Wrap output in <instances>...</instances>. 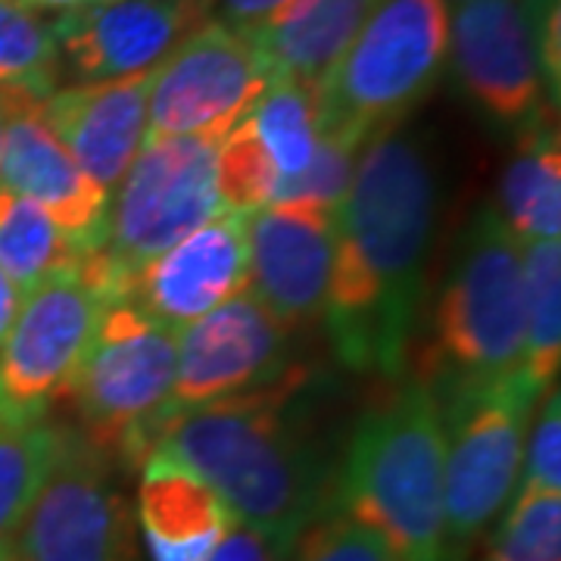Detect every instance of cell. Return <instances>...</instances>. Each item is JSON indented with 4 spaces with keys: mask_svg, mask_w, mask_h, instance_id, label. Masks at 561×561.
I'll use <instances>...</instances> for the list:
<instances>
[{
    "mask_svg": "<svg viewBox=\"0 0 561 561\" xmlns=\"http://www.w3.org/2000/svg\"><path fill=\"white\" fill-rule=\"evenodd\" d=\"M175 362L179 331L147 319L131 302L103 306L94 341L62 400L76 412L69 427L116 461L122 474H138L153 449L157 424L172 400Z\"/></svg>",
    "mask_w": 561,
    "mask_h": 561,
    "instance_id": "52a82bcc",
    "label": "cell"
},
{
    "mask_svg": "<svg viewBox=\"0 0 561 561\" xmlns=\"http://www.w3.org/2000/svg\"><path fill=\"white\" fill-rule=\"evenodd\" d=\"M524 265V362L522 371L537 390L559 381L561 365V243H522Z\"/></svg>",
    "mask_w": 561,
    "mask_h": 561,
    "instance_id": "603a6c76",
    "label": "cell"
},
{
    "mask_svg": "<svg viewBox=\"0 0 561 561\" xmlns=\"http://www.w3.org/2000/svg\"><path fill=\"white\" fill-rule=\"evenodd\" d=\"M302 378L278 381L169 415L153 449L216 490L243 524L297 540L331 505L337 461L300 409Z\"/></svg>",
    "mask_w": 561,
    "mask_h": 561,
    "instance_id": "7a4b0ae2",
    "label": "cell"
},
{
    "mask_svg": "<svg viewBox=\"0 0 561 561\" xmlns=\"http://www.w3.org/2000/svg\"><path fill=\"white\" fill-rule=\"evenodd\" d=\"M449 54L446 0H378L319 84L321 131L368 144L424 103Z\"/></svg>",
    "mask_w": 561,
    "mask_h": 561,
    "instance_id": "5b68a950",
    "label": "cell"
},
{
    "mask_svg": "<svg viewBox=\"0 0 561 561\" xmlns=\"http://www.w3.org/2000/svg\"><path fill=\"white\" fill-rule=\"evenodd\" d=\"M280 175L275 162L268 160L265 147L241 119L221 140L219 147V197L225 209L253 216L278 197Z\"/></svg>",
    "mask_w": 561,
    "mask_h": 561,
    "instance_id": "83f0119b",
    "label": "cell"
},
{
    "mask_svg": "<svg viewBox=\"0 0 561 561\" xmlns=\"http://www.w3.org/2000/svg\"><path fill=\"white\" fill-rule=\"evenodd\" d=\"M13 3H20V0H13Z\"/></svg>",
    "mask_w": 561,
    "mask_h": 561,
    "instance_id": "f35d334b",
    "label": "cell"
},
{
    "mask_svg": "<svg viewBox=\"0 0 561 561\" xmlns=\"http://www.w3.org/2000/svg\"><path fill=\"white\" fill-rule=\"evenodd\" d=\"M7 125L0 150V184L38 203L84 253L98 250L110 209V194L79 169L44 119V98L0 91Z\"/></svg>",
    "mask_w": 561,
    "mask_h": 561,
    "instance_id": "e0dca14e",
    "label": "cell"
},
{
    "mask_svg": "<svg viewBox=\"0 0 561 561\" xmlns=\"http://www.w3.org/2000/svg\"><path fill=\"white\" fill-rule=\"evenodd\" d=\"M443 412L434 390L405 381L353 427L331 505L375 530L402 561H446Z\"/></svg>",
    "mask_w": 561,
    "mask_h": 561,
    "instance_id": "3957f363",
    "label": "cell"
},
{
    "mask_svg": "<svg viewBox=\"0 0 561 561\" xmlns=\"http://www.w3.org/2000/svg\"><path fill=\"white\" fill-rule=\"evenodd\" d=\"M481 561H561V493L515 490Z\"/></svg>",
    "mask_w": 561,
    "mask_h": 561,
    "instance_id": "4316f807",
    "label": "cell"
},
{
    "mask_svg": "<svg viewBox=\"0 0 561 561\" xmlns=\"http://www.w3.org/2000/svg\"><path fill=\"white\" fill-rule=\"evenodd\" d=\"M287 3L290 0H213V20L253 35L272 16H278Z\"/></svg>",
    "mask_w": 561,
    "mask_h": 561,
    "instance_id": "d6a6232c",
    "label": "cell"
},
{
    "mask_svg": "<svg viewBox=\"0 0 561 561\" xmlns=\"http://www.w3.org/2000/svg\"><path fill=\"white\" fill-rule=\"evenodd\" d=\"M337 250V209L275 203L247 216V290L287 328L324 316Z\"/></svg>",
    "mask_w": 561,
    "mask_h": 561,
    "instance_id": "5bb4252c",
    "label": "cell"
},
{
    "mask_svg": "<svg viewBox=\"0 0 561 561\" xmlns=\"http://www.w3.org/2000/svg\"><path fill=\"white\" fill-rule=\"evenodd\" d=\"M62 424L0 421V540L10 537L32 505L60 449Z\"/></svg>",
    "mask_w": 561,
    "mask_h": 561,
    "instance_id": "484cf974",
    "label": "cell"
},
{
    "mask_svg": "<svg viewBox=\"0 0 561 561\" xmlns=\"http://www.w3.org/2000/svg\"><path fill=\"white\" fill-rule=\"evenodd\" d=\"M22 7L35 10V13H76V10H84V7H94V3H106V0H20Z\"/></svg>",
    "mask_w": 561,
    "mask_h": 561,
    "instance_id": "e575fe53",
    "label": "cell"
},
{
    "mask_svg": "<svg viewBox=\"0 0 561 561\" xmlns=\"http://www.w3.org/2000/svg\"><path fill=\"white\" fill-rule=\"evenodd\" d=\"M446 69L490 125L518 135L556 116L559 0H471L449 13Z\"/></svg>",
    "mask_w": 561,
    "mask_h": 561,
    "instance_id": "ba28073f",
    "label": "cell"
},
{
    "mask_svg": "<svg viewBox=\"0 0 561 561\" xmlns=\"http://www.w3.org/2000/svg\"><path fill=\"white\" fill-rule=\"evenodd\" d=\"M84 256L88 253L38 203L0 184V272L20 294L35 290L44 280L76 275Z\"/></svg>",
    "mask_w": 561,
    "mask_h": 561,
    "instance_id": "7402d4cb",
    "label": "cell"
},
{
    "mask_svg": "<svg viewBox=\"0 0 561 561\" xmlns=\"http://www.w3.org/2000/svg\"><path fill=\"white\" fill-rule=\"evenodd\" d=\"M247 287V216L221 209L125 280L119 300L172 331Z\"/></svg>",
    "mask_w": 561,
    "mask_h": 561,
    "instance_id": "2e32d148",
    "label": "cell"
},
{
    "mask_svg": "<svg viewBox=\"0 0 561 561\" xmlns=\"http://www.w3.org/2000/svg\"><path fill=\"white\" fill-rule=\"evenodd\" d=\"M150 84L153 69L122 79L79 81L44 98L47 125L81 172L110 197L147 140Z\"/></svg>",
    "mask_w": 561,
    "mask_h": 561,
    "instance_id": "ac0fdd59",
    "label": "cell"
},
{
    "mask_svg": "<svg viewBox=\"0 0 561 561\" xmlns=\"http://www.w3.org/2000/svg\"><path fill=\"white\" fill-rule=\"evenodd\" d=\"M290 343L294 331L243 287L179 331L175 387L162 421L278 381L290 362Z\"/></svg>",
    "mask_w": 561,
    "mask_h": 561,
    "instance_id": "4fadbf2b",
    "label": "cell"
},
{
    "mask_svg": "<svg viewBox=\"0 0 561 561\" xmlns=\"http://www.w3.org/2000/svg\"><path fill=\"white\" fill-rule=\"evenodd\" d=\"M294 542L297 540H287L234 518L219 546L213 549L209 561H290Z\"/></svg>",
    "mask_w": 561,
    "mask_h": 561,
    "instance_id": "1f68e13d",
    "label": "cell"
},
{
    "mask_svg": "<svg viewBox=\"0 0 561 561\" xmlns=\"http://www.w3.org/2000/svg\"><path fill=\"white\" fill-rule=\"evenodd\" d=\"M0 561H22L13 537H3V540H0Z\"/></svg>",
    "mask_w": 561,
    "mask_h": 561,
    "instance_id": "d590c367",
    "label": "cell"
},
{
    "mask_svg": "<svg viewBox=\"0 0 561 561\" xmlns=\"http://www.w3.org/2000/svg\"><path fill=\"white\" fill-rule=\"evenodd\" d=\"M60 69L54 22H44L22 3L0 0V91L50 98Z\"/></svg>",
    "mask_w": 561,
    "mask_h": 561,
    "instance_id": "d4e9b609",
    "label": "cell"
},
{
    "mask_svg": "<svg viewBox=\"0 0 561 561\" xmlns=\"http://www.w3.org/2000/svg\"><path fill=\"white\" fill-rule=\"evenodd\" d=\"M234 515L209 483L162 453L138 468V508L144 549L150 561H209Z\"/></svg>",
    "mask_w": 561,
    "mask_h": 561,
    "instance_id": "d6986e66",
    "label": "cell"
},
{
    "mask_svg": "<svg viewBox=\"0 0 561 561\" xmlns=\"http://www.w3.org/2000/svg\"><path fill=\"white\" fill-rule=\"evenodd\" d=\"M542 390L524 371L440 400L443 546L446 561H468L522 481L524 443Z\"/></svg>",
    "mask_w": 561,
    "mask_h": 561,
    "instance_id": "9c48e42d",
    "label": "cell"
},
{
    "mask_svg": "<svg viewBox=\"0 0 561 561\" xmlns=\"http://www.w3.org/2000/svg\"><path fill=\"white\" fill-rule=\"evenodd\" d=\"M3 125H7V110H3V98H0V150H3Z\"/></svg>",
    "mask_w": 561,
    "mask_h": 561,
    "instance_id": "8d00e7d4",
    "label": "cell"
},
{
    "mask_svg": "<svg viewBox=\"0 0 561 561\" xmlns=\"http://www.w3.org/2000/svg\"><path fill=\"white\" fill-rule=\"evenodd\" d=\"M524 362L522 243L493 206L465 228L431 312L424 381L437 402L518 375Z\"/></svg>",
    "mask_w": 561,
    "mask_h": 561,
    "instance_id": "277c9868",
    "label": "cell"
},
{
    "mask_svg": "<svg viewBox=\"0 0 561 561\" xmlns=\"http://www.w3.org/2000/svg\"><path fill=\"white\" fill-rule=\"evenodd\" d=\"M290 561H402L387 542L341 508L328 505L302 527Z\"/></svg>",
    "mask_w": 561,
    "mask_h": 561,
    "instance_id": "f546056e",
    "label": "cell"
},
{
    "mask_svg": "<svg viewBox=\"0 0 561 561\" xmlns=\"http://www.w3.org/2000/svg\"><path fill=\"white\" fill-rule=\"evenodd\" d=\"M20 302L22 294L13 287V280L0 272V346H3L10 328H13V319H16V312H20Z\"/></svg>",
    "mask_w": 561,
    "mask_h": 561,
    "instance_id": "836d02e7",
    "label": "cell"
},
{
    "mask_svg": "<svg viewBox=\"0 0 561 561\" xmlns=\"http://www.w3.org/2000/svg\"><path fill=\"white\" fill-rule=\"evenodd\" d=\"M375 3L378 0H290L250 38L272 76L319 91Z\"/></svg>",
    "mask_w": 561,
    "mask_h": 561,
    "instance_id": "ffe728a7",
    "label": "cell"
},
{
    "mask_svg": "<svg viewBox=\"0 0 561 561\" xmlns=\"http://www.w3.org/2000/svg\"><path fill=\"white\" fill-rule=\"evenodd\" d=\"M221 140L225 135L144 140L110 197L101 247L91 250L79 268L103 302L119 300L125 280L144 262L165 253L225 209L219 197Z\"/></svg>",
    "mask_w": 561,
    "mask_h": 561,
    "instance_id": "8992f818",
    "label": "cell"
},
{
    "mask_svg": "<svg viewBox=\"0 0 561 561\" xmlns=\"http://www.w3.org/2000/svg\"><path fill=\"white\" fill-rule=\"evenodd\" d=\"M446 3H453V7H461V3H471V0H446Z\"/></svg>",
    "mask_w": 561,
    "mask_h": 561,
    "instance_id": "74e56055",
    "label": "cell"
},
{
    "mask_svg": "<svg viewBox=\"0 0 561 561\" xmlns=\"http://www.w3.org/2000/svg\"><path fill=\"white\" fill-rule=\"evenodd\" d=\"M527 443H524L522 481L518 490L537 493H561V393L549 387L540 397V409L530 419Z\"/></svg>",
    "mask_w": 561,
    "mask_h": 561,
    "instance_id": "4dcf8cb0",
    "label": "cell"
},
{
    "mask_svg": "<svg viewBox=\"0 0 561 561\" xmlns=\"http://www.w3.org/2000/svg\"><path fill=\"white\" fill-rule=\"evenodd\" d=\"M243 119L256 131L268 160L275 162L280 187L300 175L319 147V94L316 88H306L300 81L272 76L268 88L262 91V98L250 106Z\"/></svg>",
    "mask_w": 561,
    "mask_h": 561,
    "instance_id": "cb8c5ba5",
    "label": "cell"
},
{
    "mask_svg": "<svg viewBox=\"0 0 561 561\" xmlns=\"http://www.w3.org/2000/svg\"><path fill=\"white\" fill-rule=\"evenodd\" d=\"M440 181L424 140L390 128L362 147L337 206L324 334L343 368L400 381L424 300Z\"/></svg>",
    "mask_w": 561,
    "mask_h": 561,
    "instance_id": "6da1fadb",
    "label": "cell"
},
{
    "mask_svg": "<svg viewBox=\"0 0 561 561\" xmlns=\"http://www.w3.org/2000/svg\"><path fill=\"white\" fill-rule=\"evenodd\" d=\"M122 471L62 424L60 449L10 534L22 561H140Z\"/></svg>",
    "mask_w": 561,
    "mask_h": 561,
    "instance_id": "30bf717a",
    "label": "cell"
},
{
    "mask_svg": "<svg viewBox=\"0 0 561 561\" xmlns=\"http://www.w3.org/2000/svg\"><path fill=\"white\" fill-rule=\"evenodd\" d=\"M518 243L559 241L561 234V144L556 116L518 131V144L500 179L493 206Z\"/></svg>",
    "mask_w": 561,
    "mask_h": 561,
    "instance_id": "44dd1931",
    "label": "cell"
},
{
    "mask_svg": "<svg viewBox=\"0 0 561 561\" xmlns=\"http://www.w3.org/2000/svg\"><path fill=\"white\" fill-rule=\"evenodd\" d=\"M362 147L365 144L359 140L343 138L334 131H321L319 147H316L309 165L297 179H290L280 187L275 203H309V206L337 209L353 184Z\"/></svg>",
    "mask_w": 561,
    "mask_h": 561,
    "instance_id": "f1b7e54d",
    "label": "cell"
},
{
    "mask_svg": "<svg viewBox=\"0 0 561 561\" xmlns=\"http://www.w3.org/2000/svg\"><path fill=\"white\" fill-rule=\"evenodd\" d=\"M272 81L250 35L203 22L153 69L147 140L172 135H228Z\"/></svg>",
    "mask_w": 561,
    "mask_h": 561,
    "instance_id": "7c38bea8",
    "label": "cell"
},
{
    "mask_svg": "<svg viewBox=\"0 0 561 561\" xmlns=\"http://www.w3.org/2000/svg\"><path fill=\"white\" fill-rule=\"evenodd\" d=\"M103 297L76 275L22 294L0 346V421L35 424L66 397L103 316Z\"/></svg>",
    "mask_w": 561,
    "mask_h": 561,
    "instance_id": "8fae6325",
    "label": "cell"
},
{
    "mask_svg": "<svg viewBox=\"0 0 561 561\" xmlns=\"http://www.w3.org/2000/svg\"><path fill=\"white\" fill-rule=\"evenodd\" d=\"M213 20V0H106L54 22L60 66L79 81L157 69L181 41Z\"/></svg>",
    "mask_w": 561,
    "mask_h": 561,
    "instance_id": "9a60e30c",
    "label": "cell"
}]
</instances>
